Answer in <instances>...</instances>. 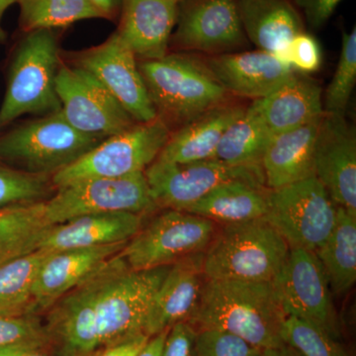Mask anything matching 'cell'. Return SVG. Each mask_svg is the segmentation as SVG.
I'll list each match as a JSON object with an SVG mask.
<instances>
[{"instance_id": "48", "label": "cell", "mask_w": 356, "mask_h": 356, "mask_svg": "<svg viewBox=\"0 0 356 356\" xmlns=\"http://www.w3.org/2000/svg\"><path fill=\"white\" fill-rule=\"evenodd\" d=\"M4 262H6V261H0V266H1L2 264H4Z\"/></svg>"}, {"instance_id": "10", "label": "cell", "mask_w": 356, "mask_h": 356, "mask_svg": "<svg viewBox=\"0 0 356 356\" xmlns=\"http://www.w3.org/2000/svg\"><path fill=\"white\" fill-rule=\"evenodd\" d=\"M154 205L144 172L125 177L90 178L57 188L44 201V215L51 225L102 213L131 212L143 214Z\"/></svg>"}, {"instance_id": "15", "label": "cell", "mask_w": 356, "mask_h": 356, "mask_svg": "<svg viewBox=\"0 0 356 356\" xmlns=\"http://www.w3.org/2000/svg\"><path fill=\"white\" fill-rule=\"evenodd\" d=\"M175 25L170 39L182 50L221 55L248 42L236 0H184Z\"/></svg>"}, {"instance_id": "33", "label": "cell", "mask_w": 356, "mask_h": 356, "mask_svg": "<svg viewBox=\"0 0 356 356\" xmlns=\"http://www.w3.org/2000/svg\"><path fill=\"white\" fill-rule=\"evenodd\" d=\"M53 186L50 177L47 175L0 165V209L40 202Z\"/></svg>"}, {"instance_id": "23", "label": "cell", "mask_w": 356, "mask_h": 356, "mask_svg": "<svg viewBox=\"0 0 356 356\" xmlns=\"http://www.w3.org/2000/svg\"><path fill=\"white\" fill-rule=\"evenodd\" d=\"M247 38L259 48L288 60L292 40L304 31L303 21L288 0H236Z\"/></svg>"}, {"instance_id": "40", "label": "cell", "mask_w": 356, "mask_h": 356, "mask_svg": "<svg viewBox=\"0 0 356 356\" xmlns=\"http://www.w3.org/2000/svg\"><path fill=\"white\" fill-rule=\"evenodd\" d=\"M149 339V337L147 334H138V336L96 351L90 356H138Z\"/></svg>"}, {"instance_id": "7", "label": "cell", "mask_w": 356, "mask_h": 356, "mask_svg": "<svg viewBox=\"0 0 356 356\" xmlns=\"http://www.w3.org/2000/svg\"><path fill=\"white\" fill-rule=\"evenodd\" d=\"M170 136V127L159 117L149 123H137L102 140L76 163L55 173L51 184L60 188L90 178L125 177L145 172L159 158Z\"/></svg>"}, {"instance_id": "21", "label": "cell", "mask_w": 356, "mask_h": 356, "mask_svg": "<svg viewBox=\"0 0 356 356\" xmlns=\"http://www.w3.org/2000/svg\"><path fill=\"white\" fill-rule=\"evenodd\" d=\"M142 221V214L131 212L84 215L54 225L37 250L53 252L127 243L140 231Z\"/></svg>"}, {"instance_id": "5", "label": "cell", "mask_w": 356, "mask_h": 356, "mask_svg": "<svg viewBox=\"0 0 356 356\" xmlns=\"http://www.w3.org/2000/svg\"><path fill=\"white\" fill-rule=\"evenodd\" d=\"M60 60L53 30L27 33L16 51L3 102L0 128L24 114H50L60 110L56 79Z\"/></svg>"}, {"instance_id": "41", "label": "cell", "mask_w": 356, "mask_h": 356, "mask_svg": "<svg viewBox=\"0 0 356 356\" xmlns=\"http://www.w3.org/2000/svg\"><path fill=\"white\" fill-rule=\"evenodd\" d=\"M170 329L151 337L138 356H163V346Z\"/></svg>"}, {"instance_id": "38", "label": "cell", "mask_w": 356, "mask_h": 356, "mask_svg": "<svg viewBox=\"0 0 356 356\" xmlns=\"http://www.w3.org/2000/svg\"><path fill=\"white\" fill-rule=\"evenodd\" d=\"M197 332L188 321L173 325L166 336L163 356H195Z\"/></svg>"}, {"instance_id": "31", "label": "cell", "mask_w": 356, "mask_h": 356, "mask_svg": "<svg viewBox=\"0 0 356 356\" xmlns=\"http://www.w3.org/2000/svg\"><path fill=\"white\" fill-rule=\"evenodd\" d=\"M24 31L54 30L77 21L102 18L89 0H18Z\"/></svg>"}, {"instance_id": "1", "label": "cell", "mask_w": 356, "mask_h": 356, "mask_svg": "<svg viewBox=\"0 0 356 356\" xmlns=\"http://www.w3.org/2000/svg\"><path fill=\"white\" fill-rule=\"evenodd\" d=\"M285 318L273 282L206 280L188 322L200 330L232 332L266 350L285 346L281 336Z\"/></svg>"}, {"instance_id": "36", "label": "cell", "mask_w": 356, "mask_h": 356, "mask_svg": "<svg viewBox=\"0 0 356 356\" xmlns=\"http://www.w3.org/2000/svg\"><path fill=\"white\" fill-rule=\"evenodd\" d=\"M47 334L32 315L0 316V348L13 346H42Z\"/></svg>"}, {"instance_id": "37", "label": "cell", "mask_w": 356, "mask_h": 356, "mask_svg": "<svg viewBox=\"0 0 356 356\" xmlns=\"http://www.w3.org/2000/svg\"><path fill=\"white\" fill-rule=\"evenodd\" d=\"M287 55L293 69L299 72H314L322 64V53L318 42L305 32L300 33L292 40Z\"/></svg>"}, {"instance_id": "45", "label": "cell", "mask_w": 356, "mask_h": 356, "mask_svg": "<svg viewBox=\"0 0 356 356\" xmlns=\"http://www.w3.org/2000/svg\"><path fill=\"white\" fill-rule=\"evenodd\" d=\"M18 0H0V41L4 39V33L1 27L2 17L6 13V9L14 3H17Z\"/></svg>"}, {"instance_id": "29", "label": "cell", "mask_w": 356, "mask_h": 356, "mask_svg": "<svg viewBox=\"0 0 356 356\" xmlns=\"http://www.w3.org/2000/svg\"><path fill=\"white\" fill-rule=\"evenodd\" d=\"M273 138L250 105L222 135L214 159L229 165L261 168L262 159Z\"/></svg>"}, {"instance_id": "34", "label": "cell", "mask_w": 356, "mask_h": 356, "mask_svg": "<svg viewBox=\"0 0 356 356\" xmlns=\"http://www.w3.org/2000/svg\"><path fill=\"white\" fill-rule=\"evenodd\" d=\"M281 336L285 344L303 356H346L337 339L299 318L286 317Z\"/></svg>"}, {"instance_id": "4", "label": "cell", "mask_w": 356, "mask_h": 356, "mask_svg": "<svg viewBox=\"0 0 356 356\" xmlns=\"http://www.w3.org/2000/svg\"><path fill=\"white\" fill-rule=\"evenodd\" d=\"M138 65L158 117L168 126L181 127L226 102L228 92L196 58L173 54Z\"/></svg>"}, {"instance_id": "6", "label": "cell", "mask_w": 356, "mask_h": 356, "mask_svg": "<svg viewBox=\"0 0 356 356\" xmlns=\"http://www.w3.org/2000/svg\"><path fill=\"white\" fill-rule=\"evenodd\" d=\"M102 142L72 127L58 110L0 137V159L23 172L53 177Z\"/></svg>"}, {"instance_id": "46", "label": "cell", "mask_w": 356, "mask_h": 356, "mask_svg": "<svg viewBox=\"0 0 356 356\" xmlns=\"http://www.w3.org/2000/svg\"><path fill=\"white\" fill-rule=\"evenodd\" d=\"M0 356H7L4 348H0Z\"/></svg>"}, {"instance_id": "27", "label": "cell", "mask_w": 356, "mask_h": 356, "mask_svg": "<svg viewBox=\"0 0 356 356\" xmlns=\"http://www.w3.org/2000/svg\"><path fill=\"white\" fill-rule=\"evenodd\" d=\"M337 295H344L356 281V215L337 208L336 224L327 240L315 252Z\"/></svg>"}, {"instance_id": "32", "label": "cell", "mask_w": 356, "mask_h": 356, "mask_svg": "<svg viewBox=\"0 0 356 356\" xmlns=\"http://www.w3.org/2000/svg\"><path fill=\"white\" fill-rule=\"evenodd\" d=\"M356 81V29L343 33L336 72L325 91V113L344 115Z\"/></svg>"}, {"instance_id": "11", "label": "cell", "mask_w": 356, "mask_h": 356, "mask_svg": "<svg viewBox=\"0 0 356 356\" xmlns=\"http://www.w3.org/2000/svg\"><path fill=\"white\" fill-rule=\"evenodd\" d=\"M273 283L286 317L299 318L339 339L341 325L329 281L315 252L290 248Z\"/></svg>"}, {"instance_id": "26", "label": "cell", "mask_w": 356, "mask_h": 356, "mask_svg": "<svg viewBox=\"0 0 356 356\" xmlns=\"http://www.w3.org/2000/svg\"><path fill=\"white\" fill-rule=\"evenodd\" d=\"M266 185L232 180L218 185L185 212L225 225L252 221L266 216L268 192Z\"/></svg>"}, {"instance_id": "24", "label": "cell", "mask_w": 356, "mask_h": 356, "mask_svg": "<svg viewBox=\"0 0 356 356\" xmlns=\"http://www.w3.org/2000/svg\"><path fill=\"white\" fill-rule=\"evenodd\" d=\"M322 117L273 136L261 161L270 191L315 177V145Z\"/></svg>"}, {"instance_id": "39", "label": "cell", "mask_w": 356, "mask_h": 356, "mask_svg": "<svg viewBox=\"0 0 356 356\" xmlns=\"http://www.w3.org/2000/svg\"><path fill=\"white\" fill-rule=\"evenodd\" d=\"M303 11L307 22L313 29H320L330 20L343 0H293Z\"/></svg>"}, {"instance_id": "3", "label": "cell", "mask_w": 356, "mask_h": 356, "mask_svg": "<svg viewBox=\"0 0 356 356\" xmlns=\"http://www.w3.org/2000/svg\"><path fill=\"white\" fill-rule=\"evenodd\" d=\"M290 248L264 218L225 225L204 250L207 280L273 282Z\"/></svg>"}, {"instance_id": "13", "label": "cell", "mask_w": 356, "mask_h": 356, "mask_svg": "<svg viewBox=\"0 0 356 356\" xmlns=\"http://www.w3.org/2000/svg\"><path fill=\"white\" fill-rule=\"evenodd\" d=\"M56 90L65 118L86 135L104 140L137 124L95 77L76 65L60 63Z\"/></svg>"}, {"instance_id": "25", "label": "cell", "mask_w": 356, "mask_h": 356, "mask_svg": "<svg viewBox=\"0 0 356 356\" xmlns=\"http://www.w3.org/2000/svg\"><path fill=\"white\" fill-rule=\"evenodd\" d=\"M242 105L225 102L170 134L159 154V161L188 163L215 158L218 145L227 129L245 111Z\"/></svg>"}, {"instance_id": "17", "label": "cell", "mask_w": 356, "mask_h": 356, "mask_svg": "<svg viewBox=\"0 0 356 356\" xmlns=\"http://www.w3.org/2000/svg\"><path fill=\"white\" fill-rule=\"evenodd\" d=\"M203 254H192L170 266L147 312L144 327L147 336H156L194 315L207 280L203 273Z\"/></svg>"}, {"instance_id": "22", "label": "cell", "mask_w": 356, "mask_h": 356, "mask_svg": "<svg viewBox=\"0 0 356 356\" xmlns=\"http://www.w3.org/2000/svg\"><path fill=\"white\" fill-rule=\"evenodd\" d=\"M322 88L315 81L294 74L266 97L254 100L250 106L275 136L322 116Z\"/></svg>"}, {"instance_id": "30", "label": "cell", "mask_w": 356, "mask_h": 356, "mask_svg": "<svg viewBox=\"0 0 356 356\" xmlns=\"http://www.w3.org/2000/svg\"><path fill=\"white\" fill-rule=\"evenodd\" d=\"M50 252L33 250L0 266V316L32 315L33 287Z\"/></svg>"}, {"instance_id": "19", "label": "cell", "mask_w": 356, "mask_h": 356, "mask_svg": "<svg viewBox=\"0 0 356 356\" xmlns=\"http://www.w3.org/2000/svg\"><path fill=\"white\" fill-rule=\"evenodd\" d=\"M127 243L50 252L40 267L33 287V313L51 308L102 264L118 254Z\"/></svg>"}, {"instance_id": "35", "label": "cell", "mask_w": 356, "mask_h": 356, "mask_svg": "<svg viewBox=\"0 0 356 356\" xmlns=\"http://www.w3.org/2000/svg\"><path fill=\"white\" fill-rule=\"evenodd\" d=\"M261 348L232 332L203 329L197 332L195 356H259Z\"/></svg>"}, {"instance_id": "42", "label": "cell", "mask_w": 356, "mask_h": 356, "mask_svg": "<svg viewBox=\"0 0 356 356\" xmlns=\"http://www.w3.org/2000/svg\"><path fill=\"white\" fill-rule=\"evenodd\" d=\"M89 1L99 11L102 18L113 17L122 3V0H89Z\"/></svg>"}, {"instance_id": "43", "label": "cell", "mask_w": 356, "mask_h": 356, "mask_svg": "<svg viewBox=\"0 0 356 356\" xmlns=\"http://www.w3.org/2000/svg\"><path fill=\"white\" fill-rule=\"evenodd\" d=\"M41 346H13L4 348L7 356H48L40 353Z\"/></svg>"}, {"instance_id": "14", "label": "cell", "mask_w": 356, "mask_h": 356, "mask_svg": "<svg viewBox=\"0 0 356 356\" xmlns=\"http://www.w3.org/2000/svg\"><path fill=\"white\" fill-rule=\"evenodd\" d=\"M74 65L95 77L137 123L158 118L136 56L116 32L104 43L81 51Z\"/></svg>"}, {"instance_id": "44", "label": "cell", "mask_w": 356, "mask_h": 356, "mask_svg": "<svg viewBox=\"0 0 356 356\" xmlns=\"http://www.w3.org/2000/svg\"><path fill=\"white\" fill-rule=\"evenodd\" d=\"M259 356H297L296 353L292 350V348L285 344L280 348H266L262 350Z\"/></svg>"}, {"instance_id": "16", "label": "cell", "mask_w": 356, "mask_h": 356, "mask_svg": "<svg viewBox=\"0 0 356 356\" xmlns=\"http://www.w3.org/2000/svg\"><path fill=\"white\" fill-rule=\"evenodd\" d=\"M315 177L339 207L356 215V135L344 115L323 114L315 145Z\"/></svg>"}, {"instance_id": "47", "label": "cell", "mask_w": 356, "mask_h": 356, "mask_svg": "<svg viewBox=\"0 0 356 356\" xmlns=\"http://www.w3.org/2000/svg\"><path fill=\"white\" fill-rule=\"evenodd\" d=\"M173 2H177V3H180V2L184 1V0H172Z\"/></svg>"}, {"instance_id": "9", "label": "cell", "mask_w": 356, "mask_h": 356, "mask_svg": "<svg viewBox=\"0 0 356 356\" xmlns=\"http://www.w3.org/2000/svg\"><path fill=\"white\" fill-rule=\"evenodd\" d=\"M215 233V222L184 211L168 209L140 229L120 254L133 270L170 266L204 252Z\"/></svg>"}, {"instance_id": "28", "label": "cell", "mask_w": 356, "mask_h": 356, "mask_svg": "<svg viewBox=\"0 0 356 356\" xmlns=\"http://www.w3.org/2000/svg\"><path fill=\"white\" fill-rule=\"evenodd\" d=\"M44 215V201L0 209V261H8L37 250L53 227Z\"/></svg>"}, {"instance_id": "20", "label": "cell", "mask_w": 356, "mask_h": 356, "mask_svg": "<svg viewBox=\"0 0 356 356\" xmlns=\"http://www.w3.org/2000/svg\"><path fill=\"white\" fill-rule=\"evenodd\" d=\"M121 7L116 33L136 58L154 60L168 55L178 3L172 0H122Z\"/></svg>"}, {"instance_id": "2", "label": "cell", "mask_w": 356, "mask_h": 356, "mask_svg": "<svg viewBox=\"0 0 356 356\" xmlns=\"http://www.w3.org/2000/svg\"><path fill=\"white\" fill-rule=\"evenodd\" d=\"M120 252L98 269L95 303L98 350L145 334L152 300L170 270V266L133 270Z\"/></svg>"}, {"instance_id": "18", "label": "cell", "mask_w": 356, "mask_h": 356, "mask_svg": "<svg viewBox=\"0 0 356 356\" xmlns=\"http://www.w3.org/2000/svg\"><path fill=\"white\" fill-rule=\"evenodd\" d=\"M205 64L227 92L252 100L266 97L295 74L289 62L261 50L221 54Z\"/></svg>"}, {"instance_id": "12", "label": "cell", "mask_w": 356, "mask_h": 356, "mask_svg": "<svg viewBox=\"0 0 356 356\" xmlns=\"http://www.w3.org/2000/svg\"><path fill=\"white\" fill-rule=\"evenodd\" d=\"M144 173L154 205L184 212L225 182L245 180L266 185L261 168L229 165L216 159L188 163L156 159Z\"/></svg>"}, {"instance_id": "8", "label": "cell", "mask_w": 356, "mask_h": 356, "mask_svg": "<svg viewBox=\"0 0 356 356\" xmlns=\"http://www.w3.org/2000/svg\"><path fill=\"white\" fill-rule=\"evenodd\" d=\"M337 205L316 177L268 192L264 219L290 248L315 252L336 224Z\"/></svg>"}]
</instances>
